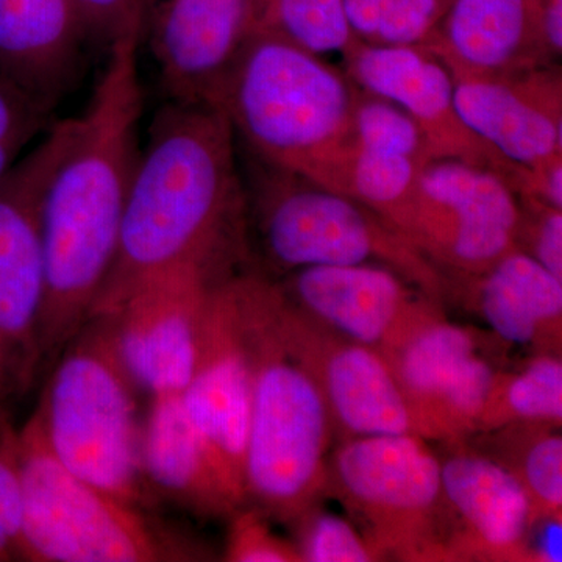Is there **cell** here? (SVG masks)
Wrapping results in <instances>:
<instances>
[{
    "label": "cell",
    "instance_id": "6da1fadb",
    "mask_svg": "<svg viewBox=\"0 0 562 562\" xmlns=\"http://www.w3.org/2000/svg\"><path fill=\"white\" fill-rule=\"evenodd\" d=\"M139 36L109 49L90 105L76 117L68 149L52 173L43 209V317L40 360L55 358L91 319L116 260L136 161L143 111Z\"/></svg>",
    "mask_w": 562,
    "mask_h": 562
},
{
    "label": "cell",
    "instance_id": "7a4b0ae2",
    "mask_svg": "<svg viewBox=\"0 0 562 562\" xmlns=\"http://www.w3.org/2000/svg\"><path fill=\"white\" fill-rule=\"evenodd\" d=\"M235 139L217 106L168 101L158 110L133 171L116 260L92 316L173 266L198 262L232 273L249 258Z\"/></svg>",
    "mask_w": 562,
    "mask_h": 562
},
{
    "label": "cell",
    "instance_id": "3957f363",
    "mask_svg": "<svg viewBox=\"0 0 562 562\" xmlns=\"http://www.w3.org/2000/svg\"><path fill=\"white\" fill-rule=\"evenodd\" d=\"M358 87L346 70L265 33H251L216 106L251 157L338 191L353 149Z\"/></svg>",
    "mask_w": 562,
    "mask_h": 562
},
{
    "label": "cell",
    "instance_id": "277c9868",
    "mask_svg": "<svg viewBox=\"0 0 562 562\" xmlns=\"http://www.w3.org/2000/svg\"><path fill=\"white\" fill-rule=\"evenodd\" d=\"M232 281L251 371L247 503L269 519L292 524L327 494L335 430L313 376L273 328L268 277L250 269Z\"/></svg>",
    "mask_w": 562,
    "mask_h": 562
},
{
    "label": "cell",
    "instance_id": "5b68a950",
    "mask_svg": "<svg viewBox=\"0 0 562 562\" xmlns=\"http://www.w3.org/2000/svg\"><path fill=\"white\" fill-rule=\"evenodd\" d=\"M247 247L269 276L319 266L380 265L443 302V277L401 232L349 195L251 157Z\"/></svg>",
    "mask_w": 562,
    "mask_h": 562
},
{
    "label": "cell",
    "instance_id": "8992f818",
    "mask_svg": "<svg viewBox=\"0 0 562 562\" xmlns=\"http://www.w3.org/2000/svg\"><path fill=\"white\" fill-rule=\"evenodd\" d=\"M136 394L105 322L92 316L58 353L35 413L52 454L69 472L144 508L150 497L140 473L143 417Z\"/></svg>",
    "mask_w": 562,
    "mask_h": 562
},
{
    "label": "cell",
    "instance_id": "52a82bcc",
    "mask_svg": "<svg viewBox=\"0 0 562 562\" xmlns=\"http://www.w3.org/2000/svg\"><path fill=\"white\" fill-rule=\"evenodd\" d=\"M22 560L157 562L192 560L187 543L69 472L52 454L36 413L18 430Z\"/></svg>",
    "mask_w": 562,
    "mask_h": 562
},
{
    "label": "cell",
    "instance_id": "ba28073f",
    "mask_svg": "<svg viewBox=\"0 0 562 562\" xmlns=\"http://www.w3.org/2000/svg\"><path fill=\"white\" fill-rule=\"evenodd\" d=\"M327 469V494L342 503L380 560L453 561L441 465L427 439H344Z\"/></svg>",
    "mask_w": 562,
    "mask_h": 562
},
{
    "label": "cell",
    "instance_id": "9c48e42d",
    "mask_svg": "<svg viewBox=\"0 0 562 562\" xmlns=\"http://www.w3.org/2000/svg\"><path fill=\"white\" fill-rule=\"evenodd\" d=\"M232 273L198 262L173 266L139 281L110 312L95 314L138 394L151 398L187 387L211 294Z\"/></svg>",
    "mask_w": 562,
    "mask_h": 562
},
{
    "label": "cell",
    "instance_id": "30bf717a",
    "mask_svg": "<svg viewBox=\"0 0 562 562\" xmlns=\"http://www.w3.org/2000/svg\"><path fill=\"white\" fill-rule=\"evenodd\" d=\"M76 131V120L52 122L43 139L0 183V373L21 379L40 362L44 255V192Z\"/></svg>",
    "mask_w": 562,
    "mask_h": 562
},
{
    "label": "cell",
    "instance_id": "8fae6325",
    "mask_svg": "<svg viewBox=\"0 0 562 562\" xmlns=\"http://www.w3.org/2000/svg\"><path fill=\"white\" fill-rule=\"evenodd\" d=\"M519 201L501 173L460 160L422 169L403 236L441 273H480L516 249Z\"/></svg>",
    "mask_w": 562,
    "mask_h": 562
},
{
    "label": "cell",
    "instance_id": "7c38bea8",
    "mask_svg": "<svg viewBox=\"0 0 562 562\" xmlns=\"http://www.w3.org/2000/svg\"><path fill=\"white\" fill-rule=\"evenodd\" d=\"M268 306L281 341L313 376L339 441L362 436L417 435L390 362L292 305L268 277Z\"/></svg>",
    "mask_w": 562,
    "mask_h": 562
},
{
    "label": "cell",
    "instance_id": "4fadbf2b",
    "mask_svg": "<svg viewBox=\"0 0 562 562\" xmlns=\"http://www.w3.org/2000/svg\"><path fill=\"white\" fill-rule=\"evenodd\" d=\"M232 277L221 280L211 294L198 361L180 397L225 494L235 508H241L247 503L244 465L251 371Z\"/></svg>",
    "mask_w": 562,
    "mask_h": 562
},
{
    "label": "cell",
    "instance_id": "5bb4252c",
    "mask_svg": "<svg viewBox=\"0 0 562 562\" xmlns=\"http://www.w3.org/2000/svg\"><path fill=\"white\" fill-rule=\"evenodd\" d=\"M273 280L301 312L379 351L387 362L424 328L446 317L442 301L380 265L319 266Z\"/></svg>",
    "mask_w": 562,
    "mask_h": 562
},
{
    "label": "cell",
    "instance_id": "9a60e30c",
    "mask_svg": "<svg viewBox=\"0 0 562 562\" xmlns=\"http://www.w3.org/2000/svg\"><path fill=\"white\" fill-rule=\"evenodd\" d=\"M390 366L417 435L441 443L464 441L479 431L487 395L502 369L491 338L446 317L414 336Z\"/></svg>",
    "mask_w": 562,
    "mask_h": 562
},
{
    "label": "cell",
    "instance_id": "2e32d148",
    "mask_svg": "<svg viewBox=\"0 0 562 562\" xmlns=\"http://www.w3.org/2000/svg\"><path fill=\"white\" fill-rule=\"evenodd\" d=\"M250 35L249 0H140L139 43L168 101L216 106Z\"/></svg>",
    "mask_w": 562,
    "mask_h": 562
},
{
    "label": "cell",
    "instance_id": "e0dca14e",
    "mask_svg": "<svg viewBox=\"0 0 562 562\" xmlns=\"http://www.w3.org/2000/svg\"><path fill=\"white\" fill-rule=\"evenodd\" d=\"M342 57L344 70L358 88L397 103L417 122L435 160L491 169L508 183L516 165L462 122L452 74L435 55L420 46H379L355 38Z\"/></svg>",
    "mask_w": 562,
    "mask_h": 562
},
{
    "label": "cell",
    "instance_id": "ac0fdd59",
    "mask_svg": "<svg viewBox=\"0 0 562 562\" xmlns=\"http://www.w3.org/2000/svg\"><path fill=\"white\" fill-rule=\"evenodd\" d=\"M443 501L453 561L528 562L531 503L519 482L468 441L442 442Z\"/></svg>",
    "mask_w": 562,
    "mask_h": 562
},
{
    "label": "cell",
    "instance_id": "d6986e66",
    "mask_svg": "<svg viewBox=\"0 0 562 562\" xmlns=\"http://www.w3.org/2000/svg\"><path fill=\"white\" fill-rule=\"evenodd\" d=\"M454 106L480 139L514 165L562 154L560 66L506 79L454 80Z\"/></svg>",
    "mask_w": 562,
    "mask_h": 562
},
{
    "label": "cell",
    "instance_id": "ffe728a7",
    "mask_svg": "<svg viewBox=\"0 0 562 562\" xmlns=\"http://www.w3.org/2000/svg\"><path fill=\"white\" fill-rule=\"evenodd\" d=\"M542 0H452L420 47L453 80L506 79L554 66L543 47Z\"/></svg>",
    "mask_w": 562,
    "mask_h": 562
},
{
    "label": "cell",
    "instance_id": "44dd1931",
    "mask_svg": "<svg viewBox=\"0 0 562 562\" xmlns=\"http://www.w3.org/2000/svg\"><path fill=\"white\" fill-rule=\"evenodd\" d=\"M458 299L505 344L561 355L562 280L519 249L480 273H442Z\"/></svg>",
    "mask_w": 562,
    "mask_h": 562
},
{
    "label": "cell",
    "instance_id": "7402d4cb",
    "mask_svg": "<svg viewBox=\"0 0 562 562\" xmlns=\"http://www.w3.org/2000/svg\"><path fill=\"white\" fill-rule=\"evenodd\" d=\"M87 46L72 0H0V77L54 111Z\"/></svg>",
    "mask_w": 562,
    "mask_h": 562
},
{
    "label": "cell",
    "instance_id": "603a6c76",
    "mask_svg": "<svg viewBox=\"0 0 562 562\" xmlns=\"http://www.w3.org/2000/svg\"><path fill=\"white\" fill-rule=\"evenodd\" d=\"M139 461L149 497L166 498L201 517L228 519L238 509L225 494L180 394L149 398Z\"/></svg>",
    "mask_w": 562,
    "mask_h": 562
},
{
    "label": "cell",
    "instance_id": "cb8c5ba5",
    "mask_svg": "<svg viewBox=\"0 0 562 562\" xmlns=\"http://www.w3.org/2000/svg\"><path fill=\"white\" fill-rule=\"evenodd\" d=\"M473 436L476 439L472 446L498 462L522 486L531 503L532 519L562 516L560 424L516 422Z\"/></svg>",
    "mask_w": 562,
    "mask_h": 562
},
{
    "label": "cell",
    "instance_id": "d4e9b609",
    "mask_svg": "<svg viewBox=\"0 0 562 562\" xmlns=\"http://www.w3.org/2000/svg\"><path fill=\"white\" fill-rule=\"evenodd\" d=\"M516 422L562 424L561 355L532 353L497 372L476 432Z\"/></svg>",
    "mask_w": 562,
    "mask_h": 562
},
{
    "label": "cell",
    "instance_id": "484cf974",
    "mask_svg": "<svg viewBox=\"0 0 562 562\" xmlns=\"http://www.w3.org/2000/svg\"><path fill=\"white\" fill-rule=\"evenodd\" d=\"M425 166L408 155L364 149L353 143L338 192L368 206L402 233Z\"/></svg>",
    "mask_w": 562,
    "mask_h": 562
},
{
    "label": "cell",
    "instance_id": "4316f807",
    "mask_svg": "<svg viewBox=\"0 0 562 562\" xmlns=\"http://www.w3.org/2000/svg\"><path fill=\"white\" fill-rule=\"evenodd\" d=\"M251 33L276 36L324 57L355 40L342 0H249Z\"/></svg>",
    "mask_w": 562,
    "mask_h": 562
},
{
    "label": "cell",
    "instance_id": "83f0119b",
    "mask_svg": "<svg viewBox=\"0 0 562 562\" xmlns=\"http://www.w3.org/2000/svg\"><path fill=\"white\" fill-rule=\"evenodd\" d=\"M452 0H342L355 38L379 46H422Z\"/></svg>",
    "mask_w": 562,
    "mask_h": 562
},
{
    "label": "cell",
    "instance_id": "f1b7e54d",
    "mask_svg": "<svg viewBox=\"0 0 562 562\" xmlns=\"http://www.w3.org/2000/svg\"><path fill=\"white\" fill-rule=\"evenodd\" d=\"M351 136L364 149L408 155L425 165L435 160L417 122L397 103L358 88Z\"/></svg>",
    "mask_w": 562,
    "mask_h": 562
},
{
    "label": "cell",
    "instance_id": "f546056e",
    "mask_svg": "<svg viewBox=\"0 0 562 562\" xmlns=\"http://www.w3.org/2000/svg\"><path fill=\"white\" fill-rule=\"evenodd\" d=\"M291 525L301 562H372L379 554L351 519L321 508L305 509Z\"/></svg>",
    "mask_w": 562,
    "mask_h": 562
},
{
    "label": "cell",
    "instance_id": "4dcf8cb0",
    "mask_svg": "<svg viewBox=\"0 0 562 562\" xmlns=\"http://www.w3.org/2000/svg\"><path fill=\"white\" fill-rule=\"evenodd\" d=\"M50 114L27 92L0 77V183L29 144L50 127Z\"/></svg>",
    "mask_w": 562,
    "mask_h": 562
},
{
    "label": "cell",
    "instance_id": "1f68e13d",
    "mask_svg": "<svg viewBox=\"0 0 562 562\" xmlns=\"http://www.w3.org/2000/svg\"><path fill=\"white\" fill-rule=\"evenodd\" d=\"M225 560L232 562H301L294 542L272 530L269 517L257 506L243 505L228 517Z\"/></svg>",
    "mask_w": 562,
    "mask_h": 562
},
{
    "label": "cell",
    "instance_id": "d6a6232c",
    "mask_svg": "<svg viewBox=\"0 0 562 562\" xmlns=\"http://www.w3.org/2000/svg\"><path fill=\"white\" fill-rule=\"evenodd\" d=\"M22 486L18 430L0 412V562L22 560Z\"/></svg>",
    "mask_w": 562,
    "mask_h": 562
},
{
    "label": "cell",
    "instance_id": "836d02e7",
    "mask_svg": "<svg viewBox=\"0 0 562 562\" xmlns=\"http://www.w3.org/2000/svg\"><path fill=\"white\" fill-rule=\"evenodd\" d=\"M519 221L514 244L562 280V210L517 195Z\"/></svg>",
    "mask_w": 562,
    "mask_h": 562
},
{
    "label": "cell",
    "instance_id": "e575fe53",
    "mask_svg": "<svg viewBox=\"0 0 562 562\" xmlns=\"http://www.w3.org/2000/svg\"><path fill=\"white\" fill-rule=\"evenodd\" d=\"M85 41L109 50L125 36L140 40V0H72Z\"/></svg>",
    "mask_w": 562,
    "mask_h": 562
},
{
    "label": "cell",
    "instance_id": "d590c367",
    "mask_svg": "<svg viewBox=\"0 0 562 562\" xmlns=\"http://www.w3.org/2000/svg\"><path fill=\"white\" fill-rule=\"evenodd\" d=\"M516 195L562 210V154L531 166L516 165L508 180Z\"/></svg>",
    "mask_w": 562,
    "mask_h": 562
},
{
    "label": "cell",
    "instance_id": "8d00e7d4",
    "mask_svg": "<svg viewBox=\"0 0 562 562\" xmlns=\"http://www.w3.org/2000/svg\"><path fill=\"white\" fill-rule=\"evenodd\" d=\"M528 562L562 561V516L532 519L527 535Z\"/></svg>",
    "mask_w": 562,
    "mask_h": 562
}]
</instances>
